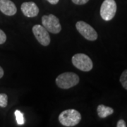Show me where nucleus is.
<instances>
[{"label": "nucleus", "instance_id": "nucleus-1", "mask_svg": "<svg viewBox=\"0 0 127 127\" xmlns=\"http://www.w3.org/2000/svg\"><path fill=\"white\" fill-rule=\"evenodd\" d=\"M58 119L60 124L64 127H71L78 124L81 120V115L76 109H66L59 114Z\"/></svg>", "mask_w": 127, "mask_h": 127}, {"label": "nucleus", "instance_id": "nucleus-2", "mask_svg": "<svg viewBox=\"0 0 127 127\" xmlns=\"http://www.w3.org/2000/svg\"><path fill=\"white\" fill-rule=\"evenodd\" d=\"M79 76L73 72H65L61 73L56 78L57 86L62 89H69L76 86L79 83Z\"/></svg>", "mask_w": 127, "mask_h": 127}, {"label": "nucleus", "instance_id": "nucleus-3", "mask_svg": "<svg viewBox=\"0 0 127 127\" xmlns=\"http://www.w3.org/2000/svg\"><path fill=\"white\" fill-rule=\"evenodd\" d=\"M72 64L76 68L85 72L90 71L93 67V64L91 58L83 53L73 55L72 57Z\"/></svg>", "mask_w": 127, "mask_h": 127}, {"label": "nucleus", "instance_id": "nucleus-4", "mask_svg": "<svg viewBox=\"0 0 127 127\" xmlns=\"http://www.w3.org/2000/svg\"><path fill=\"white\" fill-rule=\"evenodd\" d=\"M117 4L114 0H104L100 7V16L105 21H109L117 12Z\"/></svg>", "mask_w": 127, "mask_h": 127}, {"label": "nucleus", "instance_id": "nucleus-5", "mask_svg": "<svg viewBox=\"0 0 127 127\" xmlns=\"http://www.w3.org/2000/svg\"><path fill=\"white\" fill-rule=\"evenodd\" d=\"M42 23L47 31L53 34H57L62 31L59 18L53 14L44 15L42 17Z\"/></svg>", "mask_w": 127, "mask_h": 127}, {"label": "nucleus", "instance_id": "nucleus-6", "mask_svg": "<svg viewBox=\"0 0 127 127\" xmlns=\"http://www.w3.org/2000/svg\"><path fill=\"white\" fill-rule=\"evenodd\" d=\"M76 28L78 32L88 40L95 41L97 39L98 35L97 32L88 23L80 21L76 23Z\"/></svg>", "mask_w": 127, "mask_h": 127}, {"label": "nucleus", "instance_id": "nucleus-7", "mask_svg": "<svg viewBox=\"0 0 127 127\" xmlns=\"http://www.w3.org/2000/svg\"><path fill=\"white\" fill-rule=\"evenodd\" d=\"M32 32L34 36L35 37L37 40L40 42L42 45L47 46L50 43V36L48 31L43 26L35 25L32 27Z\"/></svg>", "mask_w": 127, "mask_h": 127}, {"label": "nucleus", "instance_id": "nucleus-8", "mask_svg": "<svg viewBox=\"0 0 127 127\" xmlns=\"http://www.w3.org/2000/svg\"><path fill=\"white\" fill-rule=\"evenodd\" d=\"M21 9L23 15L28 18L35 17L39 14V8L33 1L23 2L21 4Z\"/></svg>", "mask_w": 127, "mask_h": 127}, {"label": "nucleus", "instance_id": "nucleus-9", "mask_svg": "<svg viewBox=\"0 0 127 127\" xmlns=\"http://www.w3.org/2000/svg\"><path fill=\"white\" fill-rule=\"evenodd\" d=\"M0 11L6 16H14L17 11V8L11 0H0Z\"/></svg>", "mask_w": 127, "mask_h": 127}, {"label": "nucleus", "instance_id": "nucleus-10", "mask_svg": "<svg viewBox=\"0 0 127 127\" xmlns=\"http://www.w3.org/2000/svg\"><path fill=\"white\" fill-rule=\"evenodd\" d=\"M98 117L101 119H104L114 113V109L110 107H107L104 104H100L97 107Z\"/></svg>", "mask_w": 127, "mask_h": 127}, {"label": "nucleus", "instance_id": "nucleus-11", "mask_svg": "<svg viewBox=\"0 0 127 127\" xmlns=\"http://www.w3.org/2000/svg\"><path fill=\"white\" fill-rule=\"evenodd\" d=\"M14 114H15L16 119V122H17V124H18V125H23V124H24L25 119H24V117H23V113L20 110L17 109V110L15 111Z\"/></svg>", "mask_w": 127, "mask_h": 127}, {"label": "nucleus", "instance_id": "nucleus-12", "mask_svg": "<svg viewBox=\"0 0 127 127\" xmlns=\"http://www.w3.org/2000/svg\"><path fill=\"white\" fill-rule=\"evenodd\" d=\"M119 81L121 83L123 88L127 91V69L124 70L122 72L119 78Z\"/></svg>", "mask_w": 127, "mask_h": 127}, {"label": "nucleus", "instance_id": "nucleus-13", "mask_svg": "<svg viewBox=\"0 0 127 127\" xmlns=\"http://www.w3.org/2000/svg\"><path fill=\"white\" fill-rule=\"evenodd\" d=\"M8 104V96L4 93H0V107H6Z\"/></svg>", "mask_w": 127, "mask_h": 127}, {"label": "nucleus", "instance_id": "nucleus-14", "mask_svg": "<svg viewBox=\"0 0 127 127\" xmlns=\"http://www.w3.org/2000/svg\"><path fill=\"white\" fill-rule=\"evenodd\" d=\"M6 40V35L2 30L0 29V45L4 44Z\"/></svg>", "mask_w": 127, "mask_h": 127}, {"label": "nucleus", "instance_id": "nucleus-15", "mask_svg": "<svg viewBox=\"0 0 127 127\" xmlns=\"http://www.w3.org/2000/svg\"><path fill=\"white\" fill-rule=\"evenodd\" d=\"M73 4L76 5H83L86 4L88 2L89 0H71Z\"/></svg>", "mask_w": 127, "mask_h": 127}, {"label": "nucleus", "instance_id": "nucleus-16", "mask_svg": "<svg viewBox=\"0 0 127 127\" xmlns=\"http://www.w3.org/2000/svg\"><path fill=\"white\" fill-rule=\"evenodd\" d=\"M117 127H127V124L124 119H119L117 124Z\"/></svg>", "mask_w": 127, "mask_h": 127}, {"label": "nucleus", "instance_id": "nucleus-17", "mask_svg": "<svg viewBox=\"0 0 127 127\" xmlns=\"http://www.w3.org/2000/svg\"><path fill=\"white\" fill-rule=\"evenodd\" d=\"M50 4L52 5H55L57 4H58V2H59V0H47Z\"/></svg>", "mask_w": 127, "mask_h": 127}, {"label": "nucleus", "instance_id": "nucleus-18", "mask_svg": "<svg viewBox=\"0 0 127 127\" xmlns=\"http://www.w3.org/2000/svg\"><path fill=\"white\" fill-rule=\"evenodd\" d=\"M3 76H4V70L0 66V78L3 77Z\"/></svg>", "mask_w": 127, "mask_h": 127}]
</instances>
